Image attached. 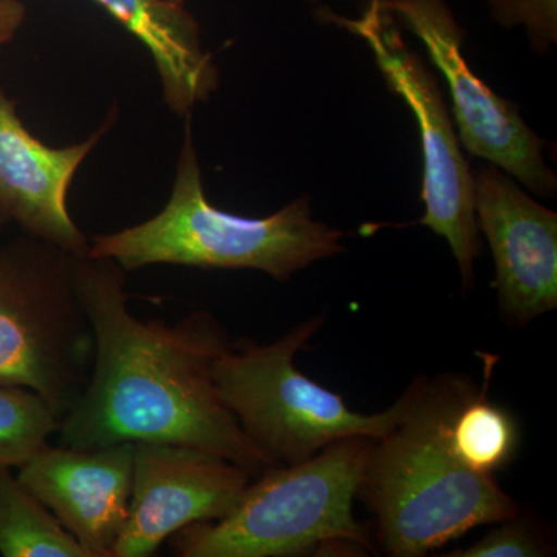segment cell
Masks as SVG:
<instances>
[{
    "instance_id": "obj_18",
    "label": "cell",
    "mask_w": 557,
    "mask_h": 557,
    "mask_svg": "<svg viewBox=\"0 0 557 557\" xmlns=\"http://www.w3.org/2000/svg\"><path fill=\"white\" fill-rule=\"evenodd\" d=\"M487 3L500 27L523 25L537 51H545L556 42L557 0H487Z\"/></svg>"
},
{
    "instance_id": "obj_7",
    "label": "cell",
    "mask_w": 557,
    "mask_h": 557,
    "mask_svg": "<svg viewBox=\"0 0 557 557\" xmlns=\"http://www.w3.org/2000/svg\"><path fill=\"white\" fill-rule=\"evenodd\" d=\"M330 20L368 42L388 89L412 110L423 149L424 214L418 223L448 242L460 269L461 284L469 292L474 287L475 259L483 251L475 218L474 178L458 145L437 79L403 42L394 17H388L376 0H372L361 20L336 14H330Z\"/></svg>"
},
{
    "instance_id": "obj_20",
    "label": "cell",
    "mask_w": 557,
    "mask_h": 557,
    "mask_svg": "<svg viewBox=\"0 0 557 557\" xmlns=\"http://www.w3.org/2000/svg\"><path fill=\"white\" fill-rule=\"evenodd\" d=\"M10 222V219L7 218L5 212L0 209V234H2V231L5 230L7 223Z\"/></svg>"
},
{
    "instance_id": "obj_14",
    "label": "cell",
    "mask_w": 557,
    "mask_h": 557,
    "mask_svg": "<svg viewBox=\"0 0 557 557\" xmlns=\"http://www.w3.org/2000/svg\"><path fill=\"white\" fill-rule=\"evenodd\" d=\"M0 555L87 557L78 541L10 467H0Z\"/></svg>"
},
{
    "instance_id": "obj_11",
    "label": "cell",
    "mask_w": 557,
    "mask_h": 557,
    "mask_svg": "<svg viewBox=\"0 0 557 557\" xmlns=\"http://www.w3.org/2000/svg\"><path fill=\"white\" fill-rule=\"evenodd\" d=\"M134 446L46 445L16 468L17 478L78 541L87 557H113L129 519Z\"/></svg>"
},
{
    "instance_id": "obj_8",
    "label": "cell",
    "mask_w": 557,
    "mask_h": 557,
    "mask_svg": "<svg viewBox=\"0 0 557 557\" xmlns=\"http://www.w3.org/2000/svg\"><path fill=\"white\" fill-rule=\"evenodd\" d=\"M376 2L426 46L448 84L458 134L468 152L504 170L536 196H553L557 180L545 164L544 141L527 126L518 106L498 97L471 72L461 53L465 32L445 0Z\"/></svg>"
},
{
    "instance_id": "obj_19",
    "label": "cell",
    "mask_w": 557,
    "mask_h": 557,
    "mask_svg": "<svg viewBox=\"0 0 557 557\" xmlns=\"http://www.w3.org/2000/svg\"><path fill=\"white\" fill-rule=\"evenodd\" d=\"M27 20V7L22 0H0V49L9 46Z\"/></svg>"
},
{
    "instance_id": "obj_5",
    "label": "cell",
    "mask_w": 557,
    "mask_h": 557,
    "mask_svg": "<svg viewBox=\"0 0 557 557\" xmlns=\"http://www.w3.org/2000/svg\"><path fill=\"white\" fill-rule=\"evenodd\" d=\"M324 322V314H317L265 346L251 339L231 343L212 370L223 405L276 465L300 463L338 440L384 437L408 409L409 387L384 412H355L339 394L296 368L299 351Z\"/></svg>"
},
{
    "instance_id": "obj_10",
    "label": "cell",
    "mask_w": 557,
    "mask_h": 557,
    "mask_svg": "<svg viewBox=\"0 0 557 557\" xmlns=\"http://www.w3.org/2000/svg\"><path fill=\"white\" fill-rule=\"evenodd\" d=\"M472 178L479 231L496 265L500 317L527 327L557 307V214L494 164L479 166Z\"/></svg>"
},
{
    "instance_id": "obj_2",
    "label": "cell",
    "mask_w": 557,
    "mask_h": 557,
    "mask_svg": "<svg viewBox=\"0 0 557 557\" xmlns=\"http://www.w3.org/2000/svg\"><path fill=\"white\" fill-rule=\"evenodd\" d=\"M475 387L463 375L413 380L405 416L373 443L357 497L387 556L421 557L520 515L494 475L468 468L450 446V417Z\"/></svg>"
},
{
    "instance_id": "obj_4",
    "label": "cell",
    "mask_w": 557,
    "mask_h": 557,
    "mask_svg": "<svg viewBox=\"0 0 557 557\" xmlns=\"http://www.w3.org/2000/svg\"><path fill=\"white\" fill-rule=\"evenodd\" d=\"M375 438L330 443L296 465H274L249 483L223 519L197 522L168 539L178 557H296L375 552L354 500Z\"/></svg>"
},
{
    "instance_id": "obj_12",
    "label": "cell",
    "mask_w": 557,
    "mask_h": 557,
    "mask_svg": "<svg viewBox=\"0 0 557 557\" xmlns=\"http://www.w3.org/2000/svg\"><path fill=\"white\" fill-rule=\"evenodd\" d=\"M113 104L102 126L89 138L65 148H51L22 123L17 102L0 89V209L25 234L73 256L87 255L89 239L73 222L69 189L81 164L115 126Z\"/></svg>"
},
{
    "instance_id": "obj_9",
    "label": "cell",
    "mask_w": 557,
    "mask_h": 557,
    "mask_svg": "<svg viewBox=\"0 0 557 557\" xmlns=\"http://www.w3.org/2000/svg\"><path fill=\"white\" fill-rule=\"evenodd\" d=\"M252 475L228 458L171 443H135L129 519L113 557H150L177 531L228 516Z\"/></svg>"
},
{
    "instance_id": "obj_16",
    "label": "cell",
    "mask_w": 557,
    "mask_h": 557,
    "mask_svg": "<svg viewBox=\"0 0 557 557\" xmlns=\"http://www.w3.org/2000/svg\"><path fill=\"white\" fill-rule=\"evenodd\" d=\"M58 428L60 417L38 394L0 384V467H21Z\"/></svg>"
},
{
    "instance_id": "obj_3",
    "label": "cell",
    "mask_w": 557,
    "mask_h": 557,
    "mask_svg": "<svg viewBox=\"0 0 557 557\" xmlns=\"http://www.w3.org/2000/svg\"><path fill=\"white\" fill-rule=\"evenodd\" d=\"M344 237L343 231L313 219L307 197L267 218H244L214 207L205 194L186 119L168 203L146 222L91 237L87 255L113 260L126 273L152 265L258 270L284 282L343 252Z\"/></svg>"
},
{
    "instance_id": "obj_15",
    "label": "cell",
    "mask_w": 557,
    "mask_h": 557,
    "mask_svg": "<svg viewBox=\"0 0 557 557\" xmlns=\"http://www.w3.org/2000/svg\"><path fill=\"white\" fill-rule=\"evenodd\" d=\"M491 369L487 362L483 387H475L454 410L448 434L454 453L468 468L494 475L515 458L519 428L507 409L487 398Z\"/></svg>"
},
{
    "instance_id": "obj_6",
    "label": "cell",
    "mask_w": 557,
    "mask_h": 557,
    "mask_svg": "<svg viewBox=\"0 0 557 557\" xmlns=\"http://www.w3.org/2000/svg\"><path fill=\"white\" fill-rule=\"evenodd\" d=\"M72 256L30 234L0 248V384L35 392L60 420L87 386L95 355Z\"/></svg>"
},
{
    "instance_id": "obj_1",
    "label": "cell",
    "mask_w": 557,
    "mask_h": 557,
    "mask_svg": "<svg viewBox=\"0 0 557 557\" xmlns=\"http://www.w3.org/2000/svg\"><path fill=\"white\" fill-rule=\"evenodd\" d=\"M72 269L95 355L87 386L61 417V446L171 443L228 458L252 478L276 465L219 397L212 370L231 341L214 314L145 322L129 309L119 263L81 255L72 256Z\"/></svg>"
},
{
    "instance_id": "obj_13",
    "label": "cell",
    "mask_w": 557,
    "mask_h": 557,
    "mask_svg": "<svg viewBox=\"0 0 557 557\" xmlns=\"http://www.w3.org/2000/svg\"><path fill=\"white\" fill-rule=\"evenodd\" d=\"M148 49L160 76L164 104L182 119L208 102L219 69L201 42L199 22L185 0H95Z\"/></svg>"
},
{
    "instance_id": "obj_17",
    "label": "cell",
    "mask_w": 557,
    "mask_h": 557,
    "mask_svg": "<svg viewBox=\"0 0 557 557\" xmlns=\"http://www.w3.org/2000/svg\"><path fill=\"white\" fill-rule=\"evenodd\" d=\"M478 544L446 553L448 557H542L552 555L547 541L519 516L494 523Z\"/></svg>"
}]
</instances>
